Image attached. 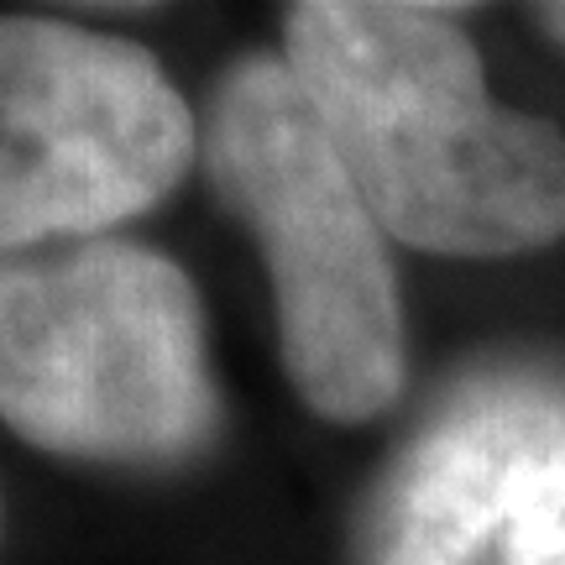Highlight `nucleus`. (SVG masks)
Instances as JSON below:
<instances>
[{
  "instance_id": "nucleus-1",
  "label": "nucleus",
  "mask_w": 565,
  "mask_h": 565,
  "mask_svg": "<svg viewBox=\"0 0 565 565\" xmlns=\"http://www.w3.org/2000/svg\"><path fill=\"white\" fill-rule=\"evenodd\" d=\"M282 42L335 158L398 242L513 257L565 236V137L487 95L450 11L309 0L288 6Z\"/></svg>"
},
{
  "instance_id": "nucleus-2",
  "label": "nucleus",
  "mask_w": 565,
  "mask_h": 565,
  "mask_svg": "<svg viewBox=\"0 0 565 565\" xmlns=\"http://www.w3.org/2000/svg\"><path fill=\"white\" fill-rule=\"evenodd\" d=\"M0 419L84 461H183L215 429L194 288L131 242L0 257Z\"/></svg>"
},
{
  "instance_id": "nucleus-5",
  "label": "nucleus",
  "mask_w": 565,
  "mask_h": 565,
  "mask_svg": "<svg viewBox=\"0 0 565 565\" xmlns=\"http://www.w3.org/2000/svg\"><path fill=\"white\" fill-rule=\"evenodd\" d=\"M366 565H565V393L477 377L372 508Z\"/></svg>"
},
{
  "instance_id": "nucleus-4",
  "label": "nucleus",
  "mask_w": 565,
  "mask_h": 565,
  "mask_svg": "<svg viewBox=\"0 0 565 565\" xmlns=\"http://www.w3.org/2000/svg\"><path fill=\"white\" fill-rule=\"evenodd\" d=\"M194 126L141 47L0 17V257L89 242L183 179Z\"/></svg>"
},
{
  "instance_id": "nucleus-6",
  "label": "nucleus",
  "mask_w": 565,
  "mask_h": 565,
  "mask_svg": "<svg viewBox=\"0 0 565 565\" xmlns=\"http://www.w3.org/2000/svg\"><path fill=\"white\" fill-rule=\"evenodd\" d=\"M540 21H545L550 32L565 42V6H545V11H540Z\"/></svg>"
},
{
  "instance_id": "nucleus-3",
  "label": "nucleus",
  "mask_w": 565,
  "mask_h": 565,
  "mask_svg": "<svg viewBox=\"0 0 565 565\" xmlns=\"http://www.w3.org/2000/svg\"><path fill=\"white\" fill-rule=\"evenodd\" d=\"M210 173L263 242L282 366L299 398L341 424L383 414L404 383L383 225L282 58H246L221 84Z\"/></svg>"
}]
</instances>
